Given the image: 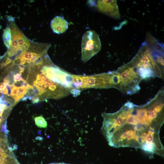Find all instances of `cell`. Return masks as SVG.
<instances>
[{
	"label": "cell",
	"instance_id": "5b68a950",
	"mask_svg": "<svg viewBox=\"0 0 164 164\" xmlns=\"http://www.w3.org/2000/svg\"><path fill=\"white\" fill-rule=\"evenodd\" d=\"M41 72L44 73L46 77L55 82L70 90L73 89L72 84L73 74L57 67L51 66L43 67Z\"/></svg>",
	"mask_w": 164,
	"mask_h": 164
},
{
	"label": "cell",
	"instance_id": "52a82bcc",
	"mask_svg": "<svg viewBox=\"0 0 164 164\" xmlns=\"http://www.w3.org/2000/svg\"><path fill=\"white\" fill-rule=\"evenodd\" d=\"M68 22L61 16L55 17L50 23L51 27L54 33L60 34L65 32L68 28Z\"/></svg>",
	"mask_w": 164,
	"mask_h": 164
},
{
	"label": "cell",
	"instance_id": "277c9868",
	"mask_svg": "<svg viewBox=\"0 0 164 164\" xmlns=\"http://www.w3.org/2000/svg\"><path fill=\"white\" fill-rule=\"evenodd\" d=\"M101 48L99 37L94 31L89 30L84 35L81 42V59L85 63L97 53Z\"/></svg>",
	"mask_w": 164,
	"mask_h": 164
},
{
	"label": "cell",
	"instance_id": "9a60e30c",
	"mask_svg": "<svg viewBox=\"0 0 164 164\" xmlns=\"http://www.w3.org/2000/svg\"><path fill=\"white\" fill-rule=\"evenodd\" d=\"M4 152V151L2 148L0 147V155Z\"/></svg>",
	"mask_w": 164,
	"mask_h": 164
},
{
	"label": "cell",
	"instance_id": "6da1fadb",
	"mask_svg": "<svg viewBox=\"0 0 164 164\" xmlns=\"http://www.w3.org/2000/svg\"><path fill=\"white\" fill-rule=\"evenodd\" d=\"M102 116V131L110 145L140 148L163 155L159 133L164 117L150 102L138 106L128 101L118 111L103 113Z\"/></svg>",
	"mask_w": 164,
	"mask_h": 164
},
{
	"label": "cell",
	"instance_id": "3957f363",
	"mask_svg": "<svg viewBox=\"0 0 164 164\" xmlns=\"http://www.w3.org/2000/svg\"><path fill=\"white\" fill-rule=\"evenodd\" d=\"M115 72L118 81L117 89L123 93L133 94L140 89L139 84L142 79L131 61L122 66Z\"/></svg>",
	"mask_w": 164,
	"mask_h": 164
},
{
	"label": "cell",
	"instance_id": "7c38bea8",
	"mask_svg": "<svg viewBox=\"0 0 164 164\" xmlns=\"http://www.w3.org/2000/svg\"><path fill=\"white\" fill-rule=\"evenodd\" d=\"M43 63L42 58L40 56L36 59L33 63V64L35 65H42Z\"/></svg>",
	"mask_w": 164,
	"mask_h": 164
},
{
	"label": "cell",
	"instance_id": "8fae6325",
	"mask_svg": "<svg viewBox=\"0 0 164 164\" xmlns=\"http://www.w3.org/2000/svg\"><path fill=\"white\" fill-rule=\"evenodd\" d=\"M13 76L14 81L15 83L21 81L23 80L20 74L19 73L14 74Z\"/></svg>",
	"mask_w": 164,
	"mask_h": 164
},
{
	"label": "cell",
	"instance_id": "8992f818",
	"mask_svg": "<svg viewBox=\"0 0 164 164\" xmlns=\"http://www.w3.org/2000/svg\"><path fill=\"white\" fill-rule=\"evenodd\" d=\"M97 2V8L100 12L114 19L120 18L116 0H98Z\"/></svg>",
	"mask_w": 164,
	"mask_h": 164
},
{
	"label": "cell",
	"instance_id": "e0dca14e",
	"mask_svg": "<svg viewBox=\"0 0 164 164\" xmlns=\"http://www.w3.org/2000/svg\"><path fill=\"white\" fill-rule=\"evenodd\" d=\"M1 117V116L0 115V117ZM1 121V118H0V121Z\"/></svg>",
	"mask_w": 164,
	"mask_h": 164
},
{
	"label": "cell",
	"instance_id": "4fadbf2b",
	"mask_svg": "<svg viewBox=\"0 0 164 164\" xmlns=\"http://www.w3.org/2000/svg\"><path fill=\"white\" fill-rule=\"evenodd\" d=\"M80 90L73 88L70 90V93L73 94L74 96H76L80 94Z\"/></svg>",
	"mask_w": 164,
	"mask_h": 164
},
{
	"label": "cell",
	"instance_id": "2e32d148",
	"mask_svg": "<svg viewBox=\"0 0 164 164\" xmlns=\"http://www.w3.org/2000/svg\"><path fill=\"white\" fill-rule=\"evenodd\" d=\"M50 164H67L66 163H52Z\"/></svg>",
	"mask_w": 164,
	"mask_h": 164
},
{
	"label": "cell",
	"instance_id": "ba28073f",
	"mask_svg": "<svg viewBox=\"0 0 164 164\" xmlns=\"http://www.w3.org/2000/svg\"><path fill=\"white\" fill-rule=\"evenodd\" d=\"M3 39L4 44L9 49L12 42L11 31L9 26H7L4 30Z\"/></svg>",
	"mask_w": 164,
	"mask_h": 164
},
{
	"label": "cell",
	"instance_id": "9c48e42d",
	"mask_svg": "<svg viewBox=\"0 0 164 164\" xmlns=\"http://www.w3.org/2000/svg\"><path fill=\"white\" fill-rule=\"evenodd\" d=\"M35 124L38 127L46 128L47 125L46 121L42 116L35 117L34 118Z\"/></svg>",
	"mask_w": 164,
	"mask_h": 164
},
{
	"label": "cell",
	"instance_id": "5bb4252c",
	"mask_svg": "<svg viewBox=\"0 0 164 164\" xmlns=\"http://www.w3.org/2000/svg\"><path fill=\"white\" fill-rule=\"evenodd\" d=\"M5 87V85L4 83H0V91L2 90Z\"/></svg>",
	"mask_w": 164,
	"mask_h": 164
},
{
	"label": "cell",
	"instance_id": "30bf717a",
	"mask_svg": "<svg viewBox=\"0 0 164 164\" xmlns=\"http://www.w3.org/2000/svg\"><path fill=\"white\" fill-rule=\"evenodd\" d=\"M18 93V87L15 85L12 86L11 95L17 101V98Z\"/></svg>",
	"mask_w": 164,
	"mask_h": 164
},
{
	"label": "cell",
	"instance_id": "7a4b0ae2",
	"mask_svg": "<svg viewBox=\"0 0 164 164\" xmlns=\"http://www.w3.org/2000/svg\"><path fill=\"white\" fill-rule=\"evenodd\" d=\"M131 61L142 80L153 77L163 79L164 70L157 64L145 41Z\"/></svg>",
	"mask_w": 164,
	"mask_h": 164
}]
</instances>
